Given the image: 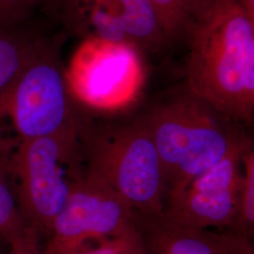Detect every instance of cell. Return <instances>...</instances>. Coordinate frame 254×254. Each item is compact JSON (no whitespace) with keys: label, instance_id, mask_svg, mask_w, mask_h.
Here are the masks:
<instances>
[{"label":"cell","instance_id":"6da1fadb","mask_svg":"<svg viewBox=\"0 0 254 254\" xmlns=\"http://www.w3.org/2000/svg\"><path fill=\"white\" fill-rule=\"evenodd\" d=\"M185 84L228 118L254 120V19L238 0H214L191 27Z\"/></svg>","mask_w":254,"mask_h":254},{"label":"cell","instance_id":"7a4b0ae2","mask_svg":"<svg viewBox=\"0 0 254 254\" xmlns=\"http://www.w3.org/2000/svg\"><path fill=\"white\" fill-rule=\"evenodd\" d=\"M135 115L150 134L159 156L166 202L253 137L247 127L194 94L185 83L158 93Z\"/></svg>","mask_w":254,"mask_h":254},{"label":"cell","instance_id":"3957f363","mask_svg":"<svg viewBox=\"0 0 254 254\" xmlns=\"http://www.w3.org/2000/svg\"><path fill=\"white\" fill-rule=\"evenodd\" d=\"M64 30L39 36L17 79L0 96V127L13 133L15 146L81 127L85 107L74 99L62 56Z\"/></svg>","mask_w":254,"mask_h":254},{"label":"cell","instance_id":"277c9868","mask_svg":"<svg viewBox=\"0 0 254 254\" xmlns=\"http://www.w3.org/2000/svg\"><path fill=\"white\" fill-rule=\"evenodd\" d=\"M78 137L87 172L109 184L136 212H164L167 192L160 159L136 115L95 125L85 120Z\"/></svg>","mask_w":254,"mask_h":254},{"label":"cell","instance_id":"5b68a950","mask_svg":"<svg viewBox=\"0 0 254 254\" xmlns=\"http://www.w3.org/2000/svg\"><path fill=\"white\" fill-rule=\"evenodd\" d=\"M80 127L22 142L9 162L18 182L19 207L40 241L46 240L73 183L84 173L77 168Z\"/></svg>","mask_w":254,"mask_h":254},{"label":"cell","instance_id":"8992f818","mask_svg":"<svg viewBox=\"0 0 254 254\" xmlns=\"http://www.w3.org/2000/svg\"><path fill=\"white\" fill-rule=\"evenodd\" d=\"M134 209L100 177L85 170L42 244L43 254H74L133 234Z\"/></svg>","mask_w":254,"mask_h":254},{"label":"cell","instance_id":"52a82bcc","mask_svg":"<svg viewBox=\"0 0 254 254\" xmlns=\"http://www.w3.org/2000/svg\"><path fill=\"white\" fill-rule=\"evenodd\" d=\"M144 77V52L126 42L82 40L66 67L71 93L91 110L126 107L136 99Z\"/></svg>","mask_w":254,"mask_h":254},{"label":"cell","instance_id":"ba28073f","mask_svg":"<svg viewBox=\"0 0 254 254\" xmlns=\"http://www.w3.org/2000/svg\"><path fill=\"white\" fill-rule=\"evenodd\" d=\"M41 7L67 36L130 43L144 54L169 46L149 0H45Z\"/></svg>","mask_w":254,"mask_h":254},{"label":"cell","instance_id":"9c48e42d","mask_svg":"<svg viewBox=\"0 0 254 254\" xmlns=\"http://www.w3.org/2000/svg\"><path fill=\"white\" fill-rule=\"evenodd\" d=\"M253 147L251 137L200 173L178 197L166 202L164 214L184 227L227 230L236 217L244 157Z\"/></svg>","mask_w":254,"mask_h":254},{"label":"cell","instance_id":"30bf717a","mask_svg":"<svg viewBox=\"0 0 254 254\" xmlns=\"http://www.w3.org/2000/svg\"><path fill=\"white\" fill-rule=\"evenodd\" d=\"M136 254H254L253 240L227 230L184 227L161 213L134 211Z\"/></svg>","mask_w":254,"mask_h":254},{"label":"cell","instance_id":"8fae6325","mask_svg":"<svg viewBox=\"0 0 254 254\" xmlns=\"http://www.w3.org/2000/svg\"><path fill=\"white\" fill-rule=\"evenodd\" d=\"M7 174L0 161V240L9 249L42 248L39 237L24 218Z\"/></svg>","mask_w":254,"mask_h":254},{"label":"cell","instance_id":"7c38bea8","mask_svg":"<svg viewBox=\"0 0 254 254\" xmlns=\"http://www.w3.org/2000/svg\"><path fill=\"white\" fill-rule=\"evenodd\" d=\"M36 36L21 26L0 25V96L25 69L34 52Z\"/></svg>","mask_w":254,"mask_h":254},{"label":"cell","instance_id":"4fadbf2b","mask_svg":"<svg viewBox=\"0 0 254 254\" xmlns=\"http://www.w3.org/2000/svg\"><path fill=\"white\" fill-rule=\"evenodd\" d=\"M159 19L169 46L185 44L201 12L214 0H149Z\"/></svg>","mask_w":254,"mask_h":254},{"label":"cell","instance_id":"5bb4252c","mask_svg":"<svg viewBox=\"0 0 254 254\" xmlns=\"http://www.w3.org/2000/svg\"><path fill=\"white\" fill-rule=\"evenodd\" d=\"M227 231L251 240L254 236V149L244 157L243 175L237 200L236 217Z\"/></svg>","mask_w":254,"mask_h":254},{"label":"cell","instance_id":"9a60e30c","mask_svg":"<svg viewBox=\"0 0 254 254\" xmlns=\"http://www.w3.org/2000/svg\"><path fill=\"white\" fill-rule=\"evenodd\" d=\"M45 0H0V25L21 26Z\"/></svg>","mask_w":254,"mask_h":254},{"label":"cell","instance_id":"2e32d148","mask_svg":"<svg viewBox=\"0 0 254 254\" xmlns=\"http://www.w3.org/2000/svg\"><path fill=\"white\" fill-rule=\"evenodd\" d=\"M134 236L88 246L74 254H136Z\"/></svg>","mask_w":254,"mask_h":254},{"label":"cell","instance_id":"e0dca14e","mask_svg":"<svg viewBox=\"0 0 254 254\" xmlns=\"http://www.w3.org/2000/svg\"><path fill=\"white\" fill-rule=\"evenodd\" d=\"M0 254H43L42 248L31 247V248H21V249H9L8 253H1Z\"/></svg>","mask_w":254,"mask_h":254},{"label":"cell","instance_id":"ac0fdd59","mask_svg":"<svg viewBox=\"0 0 254 254\" xmlns=\"http://www.w3.org/2000/svg\"><path fill=\"white\" fill-rule=\"evenodd\" d=\"M252 18L254 19V0H238Z\"/></svg>","mask_w":254,"mask_h":254},{"label":"cell","instance_id":"d6986e66","mask_svg":"<svg viewBox=\"0 0 254 254\" xmlns=\"http://www.w3.org/2000/svg\"><path fill=\"white\" fill-rule=\"evenodd\" d=\"M0 254H1V253H0Z\"/></svg>","mask_w":254,"mask_h":254}]
</instances>
